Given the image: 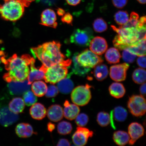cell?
<instances>
[{"mask_svg":"<svg viewBox=\"0 0 146 146\" xmlns=\"http://www.w3.org/2000/svg\"><path fill=\"white\" fill-rule=\"evenodd\" d=\"M113 30L118 35L113 41V44L116 48L123 50L138 41V33L135 27L117 28L114 25L111 26Z\"/></svg>","mask_w":146,"mask_h":146,"instance_id":"277c9868","label":"cell"},{"mask_svg":"<svg viewBox=\"0 0 146 146\" xmlns=\"http://www.w3.org/2000/svg\"><path fill=\"white\" fill-rule=\"evenodd\" d=\"M129 0H112L113 4L116 8L122 9L127 5Z\"/></svg>","mask_w":146,"mask_h":146,"instance_id":"b9f144b4","label":"cell"},{"mask_svg":"<svg viewBox=\"0 0 146 146\" xmlns=\"http://www.w3.org/2000/svg\"><path fill=\"white\" fill-rule=\"evenodd\" d=\"M70 144L68 140L66 139H61L58 141L57 146H70Z\"/></svg>","mask_w":146,"mask_h":146,"instance_id":"f6af8a7d","label":"cell"},{"mask_svg":"<svg viewBox=\"0 0 146 146\" xmlns=\"http://www.w3.org/2000/svg\"><path fill=\"white\" fill-rule=\"evenodd\" d=\"M74 87V83L72 80L69 79L68 76L58 82V90L63 94H69L72 91Z\"/></svg>","mask_w":146,"mask_h":146,"instance_id":"7402d4cb","label":"cell"},{"mask_svg":"<svg viewBox=\"0 0 146 146\" xmlns=\"http://www.w3.org/2000/svg\"><path fill=\"white\" fill-rule=\"evenodd\" d=\"M105 57L108 62L112 64L119 62L121 56L117 48L112 47L106 51Z\"/></svg>","mask_w":146,"mask_h":146,"instance_id":"f1b7e54d","label":"cell"},{"mask_svg":"<svg viewBox=\"0 0 146 146\" xmlns=\"http://www.w3.org/2000/svg\"><path fill=\"white\" fill-rule=\"evenodd\" d=\"M27 2L29 3L32 2L34 1L35 0H25Z\"/></svg>","mask_w":146,"mask_h":146,"instance_id":"f5cc1de1","label":"cell"},{"mask_svg":"<svg viewBox=\"0 0 146 146\" xmlns=\"http://www.w3.org/2000/svg\"><path fill=\"white\" fill-rule=\"evenodd\" d=\"M127 107L133 116L140 117L145 113L146 100L140 95H133L129 97L127 102Z\"/></svg>","mask_w":146,"mask_h":146,"instance_id":"ba28073f","label":"cell"},{"mask_svg":"<svg viewBox=\"0 0 146 146\" xmlns=\"http://www.w3.org/2000/svg\"><path fill=\"white\" fill-rule=\"evenodd\" d=\"M93 37L92 31L90 27L85 29H78L75 30L71 36V43L81 47H86L90 44Z\"/></svg>","mask_w":146,"mask_h":146,"instance_id":"52a82bcc","label":"cell"},{"mask_svg":"<svg viewBox=\"0 0 146 146\" xmlns=\"http://www.w3.org/2000/svg\"><path fill=\"white\" fill-rule=\"evenodd\" d=\"M19 119V115L12 112L8 107H5L0 109V124L3 126H9L15 123Z\"/></svg>","mask_w":146,"mask_h":146,"instance_id":"7c38bea8","label":"cell"},{"mask_svg":"<svg viewBox=\"0 0 146 146\" xmlns=\"http://www.w3.org/2000/svg\"><path fill=\"white\" fill-rule=\"evenodd\" d=\"M138 65L142 68H146V56H139L137 60Z\"/></svg>","mask_w":146,"mask_h":146,"instance_id":"ee69618b","label":"cell"},{"mask_svg":"<svg viewBox=\"0 0 146 146\" xmlns=\"http://www.w3.org/2000/svg\"><path fill=\"white\" fill-rule=\"evenodd\" d=\"M15 131L16 134L20 137L22 138L30 137L34 134H35L32 126L27 123L18 124L16 126Z\"/></svg>","mask_w":146,"mask_h":146,"instance_id":"44dd1931","label":"cell"},{"mask_svg":"<svg viewBox=\"0 0 146 146\" xmlns=\"http://www.w3.org/2000/svg\"><path fill=\"white\" fill-rule=\"evenodd\" d=\"M125 50L136 56H145L146 39L137 42Z\"/></svg>","mask_w":146,"mask_h":146,"instance_id":"603a6c76","label":"cell"},{"mask_svg":"<svg viewBox=\"0 0 146 146\" xmlns=\"http://www.w3.org/2000/svg\"><path fill=\"white\" fill-rule=\"evenodd\" d=\"M139 15L138 13L135 12H131L130 14V19L127 23L123 26H120L123 27H135L137 24Z\"/></svg>","mask_w":146,"mask_h":146,"instance_id":"74e56055","label":"cell"},{"mask_svg":"<svg viewBox=\"0 0 146 146\" xmlns=\"http://www.w3.org/2000/svg\"><path fill=\"white\" fill-rule=\"evenodd\" d=\"M129 67V65L126 63L112 66L110 69V76L111 79L117 82L125 81Z\"/></svg>","mask_w":146,"mask_h":146,"instance_id":"8fae6325","label":"cell"},{"mask_svg":"<svg viewBox=\"0 0 146 146\" xmlns=\"http://www.w3.org/2000/svg\"><path fill=\"white\" fill-rule=\"evenodd\" d=\"M94 67V76L98 81H102L107 78L109 74V70L106 65L100 63Z\"/></svg>","mask_w":146,"mask_h":146,"instance_id":"4316f807","label":"cell"},{"mask_svg":"<svg viewBox=\"0 0 146 146\" xmlns=\"http://www.w3.org/2000/svg\"><path fill=\"white\" fill-rule=\"evenodd\" d=\"M72 60H66L63 62L48 67L46 70L44 79L47 83L54 84L68 75V67Z\"/></svg>","mask_w":146,"mask_h":146,"instance_id":"5b68a950","label":"cell"},{"mask_svg":"<svg viewBox=\"0 0 146 146\" xmlns=\"http://www.w3.org/2000/svg\"><path fill=\"white\" fill-rule=\"evenodd\" d=\"M61 45L59 42L45 43L31 49L35 57L37 58L47 68L65 61V57L61 51Z\"/></svg>","mask_w":146,"mask_h":146,"instance_id":"7a4b0ae2","label":"cell"},{"mask_svg":"<svg viewBox=\"0 0 146 146\" xmlns=\"http://www.w3.org/2000/svg\"><path fill=\"white\" fill-rule=\"evenodd\" d=\"M90 49L94 53L101 55L106 51L108 45L106 40L101 36H96L90 42Z\"/></svg>","mask_w":146,"mask_h":146,"instance_id":"5bb4252c","label":"cell"},{"mask_svg":"<svg viewBox=\"0 0 146 146\" xmlns=\"http://www.w3.org/2000/svg\"><path fill=\"white\" fill-rule=\"evenodd\" d=\"M46 110L44 106L40 103H35L32 105L30 110V114L35 119L41 120L46 114Z\"/></svg>","mask_w":146,"mask_h":146,"instance_id":"ffe728a7","label":"cell"},{"mask_svg":"<svg viewBox=\"0 0 146 146\" xmlns=\"http://www.w3.org/2000/svg\"><path fill=\"white\" fill-rule=\"evenodd\" d=\"M0 4V14L3 19L14 22L22 17L25 7L30 4L25 0H3Z\"/></svg>","mask_w":146,"mask_h":146,"instance_id":"3957f363","label":"cell"},{"mask_svg":"<svg viewBox=\"0 0 146 146\" xmlns=\"http://www.w3.org/2000/svg\"><path fill=\"white\" fill-rule=\"evenodd\" d=\"M33 58L29 55L18 56L15 54L3 63L8 72L3 76L5 81H23L26 80L30 72V67Z\"/></svg>","mask_w":146,"mask_h":146,"instance_id":"6da1fadb","label":"cell"},{"mask_svg":"<svg viewBox=\"0 0 146 146\" xmlns=\"http://www.w3.org/2000/svg\"><path fill=\"white\" fill-rule=\"evenodd\" d=\"M64 107L63 115L67 119L74 120L79 114V107L75 104H70L68 100H66L64 103Z\"/></svg>","mask_w":146,"mask_h":146,"instance_id":"ac0fdd59","label":"cell"},{"mask_svg":"<svg viewBox=\"0 0 146 146\" xmlns=\"http://www.w3.org/2000/svg\"><path fill=\"white\" fill-rule=\"evenodd\" d=\"M146 71L142 68H138L135 70L132 74L133 81L137 84H142L145 82Z\"/></svg>","mask_w":146,"mask_h":146,"instance_id":"4dcf8cb0","label":"cell"},{"mask_svg":"<svg viewBox=\"0 0 146 146\" xmlns=\"http://www.w3.org/2000/svg\"><path fill=\"white\" fill-rule=\"evenodd\" d=\"M9 108L15 114L22 112L25 108V103L23 99L19 97L13 98L9 103Z\"/></svg>","mask_w":146,"mask_h":146,"instance_id":"484cf974","label":"cell"},{"mask_svg":"<svg viewBox=\"0 0 146 146\" xmlns=\"http://www.w3.org/2000/svg\"><path fill=\"white\" fill-rule=\"evenodd\" d=\"M91 86L88 84L76 87L72 91L71 98L73 103L76 105L83 106L88 104L91 99Z\"/></svg>","mask_w":146,"mask_h":146,"instance_id":"8992f818","label":"cell"},{"mask_svg":"<svg viewBox=\"0 0 146 146\" xmlns=\"http://www.w3.org/2000/svg\"><path fill=\"white\" fill-rule=\"evenodd\" d=\"M76 59L82 66L90 68H94L104 61L101 57L88 49L78 54Z\"/></svg>","mask_w":146,"mask_h":146,"instance_id":"9c48e42d","label":"cell"},{"mask_svg":"<svg viewBox=\"0 0 146 146\" xmlns=\"http://www.w3.org/2000/svg\"><path fill=\"white\" fill-rule=\"evenodd\" d=\"M78 53L74 54L72 58V61L73 62L72 72L76 75L81 76H85L90 72V68H87L82 66L78 63L76 59Z\"/></svg>","mask_w":146,"mask_h":146,"instance_id":"d4e9b609","label":"cell"},{"mask_svg":"<svg viewBox=\"0 0 146 146\" xmlns=\"http://www.w3.org/2000/svg\"><path fill=\"white\" fill-rule=\"evenodd\" d=\"M72 124L68 122L62 121L58 123L57 125L58 132L60 135L69 134L72 132Z\"/></svg>","mask_w":146,"mask_h":146,"instance_id":"e575fe53","label":"cell"},{"mask_svg":"<svg viewBox=\"0 0 146 146\" xmlns=\"http://www.w3.org/2000/svg\"><path fill=\"white\" fill-rule=\"evenodd\" d=\"M47 117L51 121L57 122L63 117L62 108L59 105L55 104L51 106L47 111Z\"/></svg>","mask_w":146,"mask_h":146,"instance_id":"d6986e66","label":"cell"},{"mask_svg":"<svg viewBox=\"0 0 146 146\" xmlns=\"http://www.w3.org/2000/svg\"><path fill=\"white\" fill-rule=\"evenodd\" d=\"M8 87L9 92L13 95L20 96L30 90L31 85L27 80L23 81H12L9 83Z\"/></svg>","mask_w":146,"mask_h":146,"instance_id":"4fadbf2b","label":"cell"},{"mask_svg":"<svg viewBox=\"0 0 146 146\" xmlns=\"http://www.w3.org/2000/svg\"><path fill=\"white\" fill-rule=\"evenodd\" d=\"M128 133L130 137L129 145H134L137 140L144 135L145 129L141 124L134 122L130 124L128 127Z\"/></svg>","mask_w":146,"mask_h":146,"instance_id":"9a60e30c","label":"cell"},{"mask_svg":"<svg viewBox=\"0 0 146 146\" xmlns=\"http://www.w3.org/2000/svg\"><path fill=\"white\" fill-rule=\"evenodd\" d=\"M5 54L3 51H0V64L1 62V57L3 55Z\"/></svg>","mask_w":146,"mask_h":146,"instance_id":"816d5d0a","label":"cell"},{"mask_svg":"<svg viewBox=\"0 0 146 146\" xmlns=\"http://www.w3.org/2000/svg\"><path fill=\"white\" fill-rule=\"evenodd\" d=\"M35 60L32 58L31 61L30 66V70L29 72L27 81L29 84H31L36 80H40L44 78L45 73L47 68L43 65L38 69L35 66Z\"/></svg>","mask_w":146,"mask_h":146,"instance_id":"2e32d148","label":"cell"},{"mask_svg":"<svg viewBox=\"0 0 146 146\" xmlns=\"http://www.w3.org/2000/svg\"><path fill=\"white\" fill-rule=\"evenodd\" d=\"M31 89L32 92L36 96L41 97L45 94L47 92V86L44 82L37 81L33 83Z\"/></svg>","mask_w":146,"mask_h":146,"instance_id":"f546056e","label":"cell"},{"mask_svg":"<svg viewBox=\"0 0 146 146\" xmlns=\"http://www.w3.org/2000/svg\"><path fill=\"white\" fill-rule=\"evenodd\" d=\"M112 115L117 121H125L127 117V111L125 108L121 106L117 107L114 108Z\"/></svg>","mask_w":146,"mask_h":146,"instance_id":"1f68e13d","label":"cell"},{"mask_svg":"<svg viewBox=\"0 0 146 146\" xmlns=\"http://www.w3.org/2000/svg\"><path fill=\"white\" fill-rule=\"evenodd\" d=\"M93 135L94 132L88 129L78 127L72 137L73 143L76 146H84L87 143L89 138L92 137Z\"/></svg>","mask_w":146,"mask_h":146,"instance_id":"30bf717a","label":"cell"},{"mask_svg":"<svg viewBox=\"0 0 146 146\" xmlns=\"http://www.w3.org/2000/svg\"><path fill=\"white\" fill-rule=\"evenodd\" d=\"M69 5L72 6H76L81 3V0H66Z\"/></svg>","mask_w":146,"mask_h":146,"instance_id":"bcb514c9","label":"cell"},{"mask_svg":"<svg viewBox=\"0 0 146 146\" xmlns=\"http://www.w3.org/2000/svg\"><path fill=\"white\" fill-rule=\"evenodd\" d=\"M55 12L50 9L43 11L41 15V23L45 26L55 28L57 25Z\"/></svg>","mask_w":146,"mask_h":146,"instance_id":"e0dca14e","label":"cell"},{"mask_svg":"<svg viewBox=\"0 0 146 146\" xmlns=\"http://www.w3.org/2000/svg\"><path fill=\"white\" fill-rule=\"evenodd\" d=\"M122 57L125 62L131 63L134 62L136 57L135 55L131 53L127 50H123Z\"/></svg>","mask_w":146,"mask_h":146,"instance_id":"ab89813d","label":"cell"},{"mask_svg":"<svg viewBox=\"0 0 146 146\" xmlns=\"http://www.w3.org/2000/svg\"><path fill=\"white\" fill-rule=\"evenodd\" d=\"M76 118V123L80 127L85 126L87 125L89 120L88 116L83 113L78 114Z\"/></svg>","mask_w":146,"mask_h":146,"instance_id":"f35d334b","label":"cell"},{"mask_svg":"<svg viewBox=\"0 0 146 146\" xmlns=\"http://www.w3.org/2000/svg\"><path fill=\"white\" fill-rule=\"evenodd\" d=\"M23 94V101L25 104L28 106L34 105L37 101L36 96L30 90L26 91Z\"/></svg>","mask_w":146,"mask_h":146,"instance_id":"8d00e7d4","label":"cell"},{"mask_svg":"<svg viewBox=\"0 0 146 146\" xmlns=\"http://www.w3.org/2000/svg\"><path fill=\"white\" fill-rule=\"evenodd\" d=\"M57 13L59 15L63 16L65 14V12L63 9L59 8L57 10Z\"/></svg>","mask_w":146,"mask_h":146,"instance_id":"681fc988","label":"cell"},{"mask_svg":"<svg viewBox=\"0 0 146 146\" xmlns=\"http://www.w3.org/2000/svg\"><path fill=\"white\" fill-rule=\"evenodd\" d=\"M55 128L54 124L52 123H49L47 124V129L50 132H52Z\"/></svg>","mask_w":146,"mask_h":146,"instance_id":"c3c4849f","label":"cell"},{"mask_svg":"<svg viewBox=\"0 0 146 146\" xmlns=\"http://www.w3.org/2000/svg\"><path fill=\"white\" fill-rule=\"evenodd\" d=\"M93 26L95 31L98 33L105 32L108 29L107 23L101 18L95 20L93 23Z\"/></svg>","mask_w":146,"mask_h":146,"instance_id":"d590c367","label":"cell"},{"mask_svg":"<svg viewBox=\"0 0 146 146\" xmlns=\"http://www.w3.org/2000/svg\"><path fill=\"white\" fill-rule=\"evenodd\" d=\"M59 90L56 86L50 85L47 87L45 96L47 98H54L59 94Z\"/></svg>","mask_w":146,"mask_h":146,"instance_id":"60d3db41","label":"cell"},{"mask_svg":"<svg viewBox=\"0 0 146 146\" xmlns=\"http://www.w3.org/2000/svg\"><path fill=\"white\" fill-rule=\"evenodd\" d=\"M113 139L116 145L120 146H125L129 143L130 137L125 131H118L115 132L113 135Z\"/></svg>","mask_w":146,"mask_h":146,"instance_id":"83f0119b","label":"cell"},{"mask_svg":"<svg viewBox=\"0 0 146 146\" xmlns=\"http://www.w3.org/2000/svg\"><path fill=\"white\" fill-rule=\"evenodd\" d=\"M139 91L141 95L143 96L146 95V83L145 82L142 84L139 89Z\"/></svg>","mask_w":146,"mask_h":146,"instance_id":"7dc6e473","label":"cell"},{"mask_svg":"<svg viewBox=\"0 0 146 146\" xmlns=\"http://www.w3.org/2000/svg\"><path fill=\"white\" fill-rule=\"evenodd\" d=\"M114 21L120 26L125 25L129 20V15L126 11H119L114 15Z\"/></svg>","mask_w":146,"mask_h":146,"instance_id":"d6a6232c","label":"cell"},{"mask_svg":"<svg viewBox=\"0 0 146 146\" xmlns=\"http://www.w3.org/2000/svg\"><path fill=\"white\" fill-rule=\"evenodd\" d=\"M111 120V116L108 113L104 111L98 113L97 117V121L100 126L107 127L110 123Z\"/></svg>","mask_w":146,"mask_h":146,"instance_id":"836d02e7","label":"cell"},{"mask_svg":"<svg viewBox=\"0 0 146 146\" xmlns=\"http://www.w3.org/2000/svg\"><path fill=\"white\" fill-rule=\"evenodd\" d=\"M109 90L111 95L116 98L123 97L126 92L125 87L123 84L118 82L111 84L109 87Z\"/></svg>","mask_w":146,"mask_h":146,"instance_id":"cb8c5ba5","label":"cell"},{"mask_svg":"<svg viewBox=\"0 0 146 146\" xmlns=\"http://www.w3.org/2000/svg\"><path fill=\"white\" fill-rule=\"evenodd\" d=\"M140 4H145L146 0H137Z\"/></svg>","mask_w":146,"mask_h":146,"instance_id":"f907efd6","label":"cell"},{"mask_svg":"<svg viewBox=\"0 0 146 146\" xmlns=\"http://www.w3.org/2000/svg\"><path fill=\"white\" fill-rule=\"evenodd\" d=\"M73 20L72 15L69 13L64 14L62 18V21L63 23H67L69 25L72 24Z\"/></svg>","mask_w":146,"mask_h":146,"instance_id":"7bdbcfd3","label":"cell"}]
</instances>
